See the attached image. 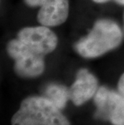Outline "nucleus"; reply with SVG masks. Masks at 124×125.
Segmentation results:
<instances>
[{
  "mask_svg": "<svg viewBox=\"0 0 124 125\" xmlns=\"http://www.w3.org/2000/svg\"><path fill=\"white\" fill-rule=\"evenodd\" d=\"M123 40V32L114 21L97 20L87 36L74 44L76 52L85 58H95L117 48Z\"/></svg>",
  "mask_w": 124,
  "mask_h": 125,
  "instance_id": "1",
  "label": "nucleus"
},
{
  "mask_svg": "<svg viewBox=\"0 0 124 125\" xmlns=\"http://www.w3.org/2000/svg\"><path fill=\"white\" fill-rule=\"evenodd\" d=\"M11 125H70L60 110L45 97L31 96L21 103Z\"/></svg>",
  "mask_w": 124,
  "mask_h": 125,
  "instance_id": "2",
  "label": "nucleus"
},
{
  "mask_svg": "<svg viewBox=\"0 0 124 125\" xmlns=\"http://www.w3.org/2000/svg\"><path fill=\"white\" fill-rule=\"evenodd\" d=\"M7 51L15 61V71L19 76L36 78L43 73L45 67L44 57L31 51L20 40H11L7 46Z\"/></svg>",
  "mask_w": 124,
  "mask_h": 125,
  "instance_id": "3",
  "label": "nucleus"
},
{
  "mask_svg": "<svg viewBox=\"0 0 124 125\" xmlns=\"http://www.w3.org/2000/svg\"><path fill=\"white\" fill-rule=\"evenodd\" d=\"M94 101L95 117L110 121L113 125H124V96L105 86L97 89Z\"/></svg>",
  "mask_w": 124,
  "mask_h": 125,
  "instance_id": "4",
  "label": "nucleus"
},
{
  "mask_svg": "<svg viewBox=\"0 0 124 125\" xmlns=\"http://www.w3.org/2000/svg\"><path fill=\"white\" fill-rule=\"evenodd\" d=\"M17 38L27 46L31 51L44 57L53 52L57 46V35L48 27H27L18 32Z\"/></svg>",
  "mask_w": 124,
  "mask_h": 125,
  "instance_id": "5",
  "label": "nucleus"
},
{
  "mask_svg": "<svg viewBox=\"0 0 124 125\" xmlns=\"http://www.w3.org/2000/svg\"><path fill=\"white\" fill-rule=\"evenodd\" d=\"M97 89L98 83L96 77L86 69H81L68 90L69 98L76 106H81L93 98Z\"/></svg>",
  "mask_w": 124,
  "mask_h": 125,
  "instance_id": "6",
  "label": "nucleus"
},
{
  "mask_svg": "<svg viewBox=\"0 0 124 125\" xmlns=\"http://www.w3.org/2000/svg\"><path fill=\"white\" fill-rule=\"evenodd\" d=\"M68 9V0H48L39 8L37 20L43 26L56 27L66 21Z\"/></svg>",
  "mask_w": 124,
  "mask_h": 125,
  "instance_id": "7",
  "label": "nucleus"
},
{
  "mask_svg": "<svg viewBox=\"0 0 124 125\" xmlns=\"http://www.w3.org/2000/svg\"><path fill=\"white\" fill-rule=\"evenodd\" d=\"M44 97L53 103L60 110L64 109L69 98V90L59 84H49L44 90Z\"/></svg>",
  "mask_w": 124,
  "mask_h": 125,
  "instance_id": "8",
  "label": "nucleus"
},
{
  "mask_svg": "<svg viewBox=\"0 0 124 125\" xmlns=\"http://www.w3.org/2000/svg\"><path fill=\"white\" fill-rule=\"evenodd\" d=\"M24 2L29 7H39L45 3V2L48 1V0H23Z\"/></svg>",
  "mask_w": 124,
  "mask_h": 125,
  "instance_id": "9",
  "label": "nucleus"
},
{
  "mask_svg": "<svg viewBox=\"0 0 124 125\" xmlns=\"http://www.w3.org/2000/svg\"><path fill=\"white\" fill-rule=\"evenodd\" d=\"M118 89L120 94H123L124 96V73L119 78V81H118Z\"/></svg>",
  "mask_w": 124,
  "mask_h": 125,
  "instance_id": "10",
  "label": "nucleus"
},
{
  "mask_svg": "<svg viewBox=\"0 0 124 125\" xmlns=\"http://www.w3.org/2000/svg\"><path fill=\"white\" fill-rule=\"evenodd\" d=\"M94 2H97V3H103V2H107L110 1H114L120 5H123L124 6V0H93Z\"/></svg>",
  "mask_w": 124,
  "mask_h": 125,
  "instance_id": "11",
  "label": "nucleus"
}]
</instances>
